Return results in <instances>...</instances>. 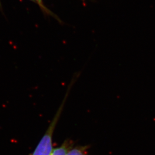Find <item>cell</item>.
Masks as SVG:
<instances>
[{
  "instance_id": "obj_1",
  "label": "cell",
  "mask_w": 155,
  "mask_h": 155,
  "mask_svg": "<svg viewBox=\"0 0 155 155\" xmlns=\"http://www.w3.org/2000/svg\"><path fill=\"white\" fill-rule=\"evenodd\" d=\"M67 94L64 97L59 110L55 114L53 119L50 123V126L47 129L36 148H35L32 155H50L53 151V136L54 130L57 122L59 121L60 115L62 114L64 104L67 97Z\"/></svg>"
},
{
  "instance_id": "obj_2",
  "label": "cell",
  "mask_w": 155,
  "mask_h": 155,
  "mask_svg": "<svg viewBox=\"0 0 155 155\" xmlns=\"http://www.w3.org/2000/svg\"><path fill=\"white\" fill-rule=\"evenodd\" d=\"M74 142L71 140H66L59 147L53 149L50 155H66L73 147Z\"/></svg>"
},
{
  "instance_id": "obj_3",
  "label": "cell",
  "mask_w": 155,
  "mask_h": 155,
  "mask_svg": "<svg viewBox=\"0 0 155 155\" xmlns=\"http://www.w3.org/2000/svg\"><path fill=\"white\" fill-rule=\"evenodd\" d=\"M89 146H79L73 147L66 155H89L88 153Z\"/></svg>"
},
{
  "instance_id": "obj_4",
  "label": "cell",
  "mask_w": 155,
  "mask_h": 155,
  "mask_svg": "<svg viewBox=\"0 0 155 155\" xmlns=\"http://www.w3.org/2000/svg\"><path fill=\"white\" fill-rule=\"evenodd\" d=\"M34 2L36 1L37 3L43 12H44L45 13L47 14L51 15V16H53L54 17L57 18V17L56 16V15H54V14H53L49 9H47V8L46 7V6H44L43 2V0H34Z\"/></svg>"
},
{
  "instance_id": "obj_5",
  "label": "cell",
  "mask_w": 155,
  "mask_h": 155,
  "mask_svg": "<svg viewBox=\"0 0 155 155\" xmlns=\"http://www.w3.org/2000/svg\"><path fill=\"white\" fill-rule=\"evenodd\" d=\"M31 1H33L34 2V0H31Z\"/></svg>"
}]
</instances>
